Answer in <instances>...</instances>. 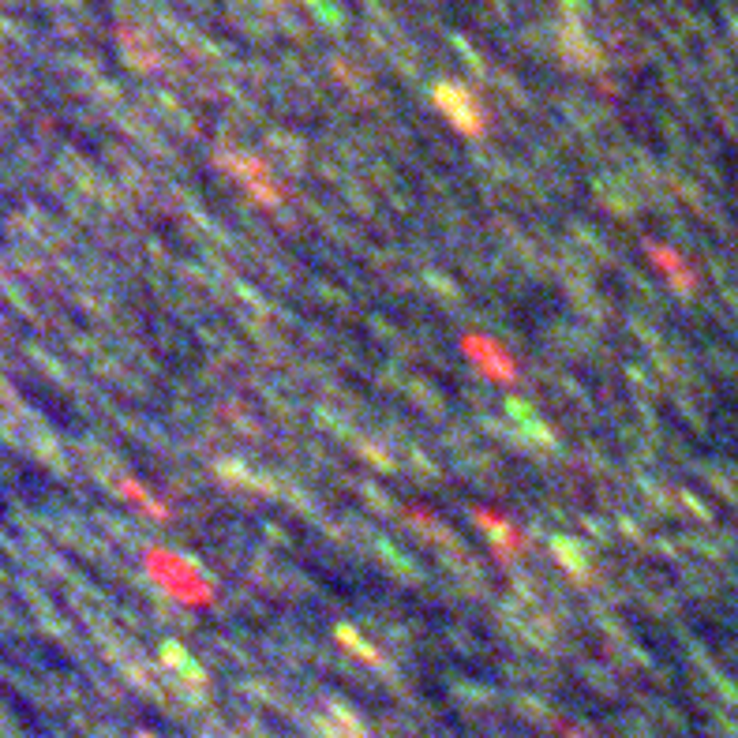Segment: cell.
<instances>
[{
    "label": "cell",
    "mask_w": 738,
    "mask_h": 738,
    "mask_svg": "<svg viewBox=\"0 0 738 738\" xmlns=\"http://www.w3.org/2000/svg\"><path fill=\"white\" fill-rule=\"evenodd\" d=\"M146 570H151L154 582L162 585L173 599H181V604H188V607L214 604V582L203 574L199 563H192V558L176 555V551L154 547L151 555H146Z\"/></svg>",
    "instance_id": "obj_1"
},
{
    "label": "cell",
    "mask_w": 738,
    "mask_h": 738,
    "mask_svg": "<svg viewBox=\"0 0 738 738\" xmlns=\"http://www.w3.org/2000/svg\"><path fill=\"white\" fill-rule=\"evenodd\" d=\"M461 352H465V357L476 363L488 379H495V382H514L517 379L514 357H510L499 341L484 338V334H469V338H461Z\"/></svg>",
    "instance_id": "obj_2"
},
{
    "label": "cell",
    "mask_w": 738,
    "mask_h": 738,
    "mask_svg": "<svg viewBox=\"0 0 738 738\" xmlns=\"http://www.w3.org/2000/svg\"><path fill=\"white\" fill-rule=\"evenodd\" d=\"M222 162H225V170H229V173L236 176V181L244 184V192H248L255 203H263V206H278V184L270 181L267 165L255 162V157H248V154H236V151L222 154Z\"/></svg>",
    "instance_id": "obj_3"
},
{
    "label": "cell",
    "mask_w": 738,
    "mask_h": 738,
    "mask_svg": "<svg viewBox=\"0 0 738 738\" xmlns=\"http://www.w3.org/2000/svg\"><path fill=\"white\" fill-rule=\"evenodd\" d=\"M476 521L480 529H484V536L491 540V547H495L499 558H514L521 547H525V536H521V529H514L503 514H491V510H476Z\"/></svg>",
    "instance_id": "obj_4"
},
{
    "label": "cell",
    "mask_w": 738,
    "mask_h": 738,
    "mask_svg": "<svg viewBox=\"0 0 738 738\" xmlns=\"http://www.w3.org/2000/svg\"><path fill=\"white\" fill-rule=\"evenodd\" d=\"M439 102H442V113L454 121L465 135H480L484 132V116H480L476 102H472L469 94L461 91H450V86H439Z\"/></svg>",
    "instance_id": "obj_5"
},
{
    "label": "cell",
    "mask_w": 738,
    "mask_h": 738,
    "mask_svg": "<svg viewBox=\"0 0 738 738\" xmlns=\"http://www.w3.org/2000/svg\"><path fill=\"white\" fill-rule=\"evenodd\" d=\"M648 259H653L656 267L667 274L672 289H678V293H690L694 289V270L686 267L683 255H678L675 248H664V244H648Z\"/></svg>",
    "instance_id": "obj_6"
},
{
    "label": "cell",
    "mask_w": 738,
    "mask_h": 738,
    "mask_svg": "<svg viewBox=\"0 0 738 738\" xmlns=\"http://www.w3.org/2000/svg\"><path fill=\"white\" fill-rule=\"evenodd\" d=\"M338 642L346 645L352 656H360L363 664H382V656L376 653V648H368V642H363V637H357V629L341 626V629H338Z\"/></svg>",
    "instance_id": "obj_7"
},
{
    "label": "cell",
    "mask_w": 738,
    "mask_h": 738,
    "mask_svg": "<svg viewBox=\"0 0 738 738\" xmlns=\"http://www.w3.org/2000/svg\"><path fill=\"white\" fill-rule=\"evenodd\" d=\"M334 720H338V724L330 727V731H334L330 738H363V727L357 724V716H352V713H341V708H338V713H334Z\"/></svg>",
    "instance_id": "obj_8"
}]
</instances>
